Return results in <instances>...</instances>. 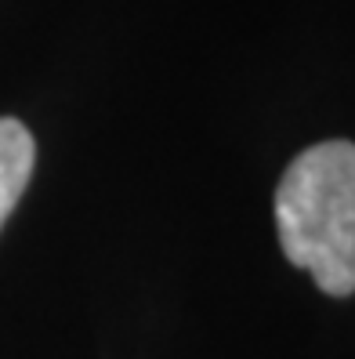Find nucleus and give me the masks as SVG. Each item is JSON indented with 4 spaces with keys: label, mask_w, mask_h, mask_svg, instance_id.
Segmentation results:
<instances>
[{
    "label": "nucleus",
    "mask_w": 355,
    "mask_h": 359,
    "mask_svg": "<svg viewBox=\"0 0 355 359\" xmlns=\"http://www.w3.org/2000/svg\"><path fill=\"white\" fill-rule=\"evenodd\" d=\"M33 163H36V142L29 128L15 116H0V229L11 218L15 203L22 200L33 178Z\"/></svg>",
    "instance_id": "f03ea898"
},
{
    "label": "nucleus",
    "mask_w": 355,
    "mask_h": 359,
    "mask_svg": "<svg viewBox=\"0 0 355 359\" xmlns=\"http://www.w3.org/2000/svg\"><path fill=\"white\" fill-rule=\"evenodd\" d=\"M276 229L290 265L330 298L355 294V145H308L276 189Z\"/></svg>",
    "instance_id": "f257e3e1"
}]
</instances>
